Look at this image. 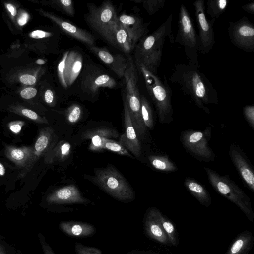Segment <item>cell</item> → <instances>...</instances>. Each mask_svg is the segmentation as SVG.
Listing matches in <instances>:
<instances>
[{"mask_svg":"<svg viewBox=\"0 0 254 254\" xmlns=\"http://www.w3.org/2000/svg\"><path fill=\"white\" fill-rule=\"evenodd\" d=\"M170 80L207 113L209 110L205 105L217 104L219 102L218 93L200 69L198 60L176 65Z\"/></svg>","mask_w":254,"mask_h":254,"instance_id":"1","label":"cell"},{"mask_svg":"<svg viewBox=\"0 0 254 254\" xmlns=\"http://www.w3.org/2000/svg\"><path fill=\"white\" fill-rule=\"evenodd\" d=\"M144 79L148 93L153 101L161 123L172 120L173 110L171 100L172 92L165 77L163 82L156 74L142 66H137Z\"/></svg>","mask_w":254,"mask_h":254,"instance_id":"2","label":"cell"},{"mask_svg":"<svg viewBox=\"0 0 254 254\" xmlns=\"http://www.w3.org/2000/svg\"><path fill=\"white\" fill-rule=\"evenodd\" d=\"M94 183L114 198L123 202L132 201L134 193L124 176L111 164L94 169Z\"/></svg>","mask_w":254,"mask_h":254,"instance_id":"3","label":"cell"},{"mask_svg":"<svg viewBox=\"0 0 254 254\" xmlns=\"http://www.w3.org/2000/svg\"><path fill=\"white\" fill-rule=\"evenodd\" d=\"M124 78L125 81V99H124L137 135L143 138L146 131L141 113V95L137 84L136 68L131 58L127 59V66Z\"/></svg>","mask_w":254,"mask_h":254,"instance_id":"4","label":"cell"},{"mask_svg":"<svg viewBox=\"0 0 254 254\" xmlns=\"http://www.w3.org/2000/svg\"><path fill=\"white\" fill-rule=\"evenodd\" d=\"M208 178L214 189L236 204L251 222L254 219L250 199L234 182L226 176H220L211 169L204 167Z\"/></svg>","mask_w":254,"mask_h":254,"instance_id":"5","label":"cell"},{"mask_svg":"<svg viewBox=\"0 0 254 254\" xmlns=\"http://www.w3.org/2000/svg\"><path fill=\"white\" fill-rule=\"evenodd\" d=\"M173 15L171 14L167 19L151 34L141 38L135 46V62L150 56L157 52L163 51L164 42L168 37L172 44L174 38L172 33Z\"/></svg>","mask_w":254,"mask_h":254,"instance_id":"6","label":"cell"},{"mask_svg":"<svg viewBox=\"0 0 254 254\" xmlns=\"http://www.w3.org/2000/svg\"><path fill=\"white\" fill-rule=\"evenodd\" d=\"M174 41L183 47L189 61L198 60L197 35L192 19L184 4L180 7L178 29Z\"/></svg>","mask_w":254,"mask_h":254,"instance_id":"7","label":"cell"},{"mask_svg":"<svg viewBox=\"0 0 254 254\" xmlns=\"http://www.w3.org/2000/svg\"><path fill=\"white\" fill-rule=\"evenodd\" d=\"M87 6L86 19L90 26L110 42L112 27L118 20L114 6L111 2L106 1L98 7L90 4Z\"/></svg>","mask_w":254,"mask_h":254,"instance_id":"8","label":"cell"},{"mask_svg":"<svg viewBox=\"0 0 254 254\" xmlns=\"http://www.w3.org/2000/svg\"><path fill=\"white\" fill-rule=\"evenodd\" d=\"M198 28V51L202 55L208 53L215 43L213 25L215 19L208 20L203 0H197L193 3Z\"/></svg>","mask_w":254,"mask_h":254,"instance_id":"9","label":"cell"},{"mask_svg":"<svg viewBox=\"0 0 254 254\" xmlns=\"http://www.w3.org/2000/svg\"><path fill=\"white\" fill-rule=\"evenodd\" d=\"M228 35L231 43L247 52L254 51V26L246 16L229 23Z\"/></svg>","mask_w":254,"mask_h":254,"instance_id":"10","label":"cell"},{"mask_svg":"<svg viewBox=\"0 0 254 254\" xmlns=\"http://www.w3.org/2000/svg\"><path fill=\"white\" fill-rule=\"evenodd\" d=\"M210 137V129H207L204 132H185L182 133L181 138L183 146L191 153L198 157L207 159L210 158L213 155L208 144Z\"/></svg>","mask_w":254,"mask_h":254,"instance_id":"11","label":"cell"},{"mask_svg":"<svg viewBox=\"0 0 254 254\" xmlns=\"http://www.w3.org/2000/svg\"><path fill=\"white\" fill-rule=\"evenodd\" d=\"M155 207L149 208L143 219L144 230L146 236L162 245L171 246L170 241L165 233Z\"/></svg>","mask_w":254,"mask_h":254,"instance_id":"12","label":"cell"},{"mask_svg":"<svg viewBox=\"0 0 254 254\" xmlns=\"http://www.w3.org/2000/svg\"><path fill=\"white\" fill-rule=\"evenodd\" d=\"M46 201L50 204H86L89 200L84 198L78 189L73 184L60 188L52 193L46 198Z\"/></svg>","mask_w":254,"mask_h":254,"instance_id":"13","label":"cell"},{"mask_svg":"<svg viewBox=\"0 0 254 254\" xmlns=\"http://www.w3.org/2000/svg\"><path fill=\"white\" fill-rule=\"evenodd\" d=\"M124 121L125 132L120 137L119 142L127 150H129L135 157L141 155V144L129 114L127 105L124 100Z\"/></svg>","mask_w":254,"mask_h":254,"instance_id":"14","label":"cell"},{"mask_svg":"<svg viewBox=\"0 0 254 254\" xmlns=\"http://www.w3.org/2000/svg\"><path fill=\"white\" fill-rule=\"evenodd\" d=\"M119 78H123L127 66V59L121 54L114 55L105 49L88 46Z\"/></svg>","mask_w":254,"mask_h":254,"instance_id":"15","label":"cell"},{"mask_svg":"<svg viewBox=\"0 0 254 254\" xmlns=\"http://www.w3.org/2000/svg\"><path fill=\"white\" fill-rule=\"evenodd\" d=\"M119 21L127 31L134 47L147 33V24L137 16L122 14L118 17Z\"/></svg>","mask_w":254,"mask_h":254,"instance_id":"16","label":"cell"},{"mask_svg":"<svg viewBox=\"0 0 254 254\" xmlns=\"http://www.w3.org/2000/svg\"><path fill=\"white\" fill-rule=\"evenodd\" d=\"M229 155L243 180L252 191L254 192V171L246 158L240 149L233 144L230 147Z\"/></svg>","mask_w":254,"mask_h":254,"instance_id":"17","label":"cell"},{"mask_svg":"<svg viewBox=\"0 0 254 254\" xmlns=\"http://www.w3.org/2000/svg\"><path fill=\"white\" fill-rule=\"evenodd\" d=\"M44 14L53 20L70 36L87 44L88 46H94L95 38L87 31L51 13L44 12Z\"/></svg>","mask_w":254,"mask_h":254,"instance_id":"18","label":"cell"},{"mask_svg":"<svg viewBox=\"0 0 254 254\" xmlns=\"http://www.w3.org/2000/svg\"><path fill=\"white\" fill-rule=\"evenodd\" d=\"M54 137V131L50 127L43 129L36 142L33 149L31 158L24 168L22 175H24L32 168L34 163L50 148Z\"/></svg>","mask_w":254,"mask_h":254,"instance_id":"19","label":"cell"},{"mask_svg":"<svg viewBox=\"0 0 254 254\" xmlns=\"http://www.w3.org/2000/svg\"><path fill=\"white\" fill-rule=\"evenodd\" d=\"M83 64L82 56L76 51H69L65 61L64 77L67 86H70L79 76Z\"/></svg>","mask_w":254,"mask_h":254,"instance_id":"20","label":"cell"},{"mask_svg":"<svg viewBox=\"0 0 254 254\" xmlns=\"http://www.w3.org/2000/svg\"><path fill=\"white\" fill-rule=\"evenodd\" d=\"M60 229L67 235L76 238L91 236L96 232L95 226L90 223L77 221H64L59 224Z\"/></svg>","mask_w":254,"mask_h":254,"instance_id":"21","label":"cell"},{"mask_svg":"<svg viewBox=\"0 0 254 254\" xmlns=\"http://www.w3.org/2000/svg\"><path fill=\"white\" fill-rule=\"evenodd\" d=\"M109 43L126 53H129L134 48L127 31L118 19L112 27Z\"/></svg>","mask_w":254,"mask_h":254,"instance_id":"22","label":"cell"},{"mask_svg":"<svg viewBox=\"0 0 254 254\" xmlns=\"http://www.w3.org/2000/svg\"><path fill=\"white\" fill-rule=\"evenodd\" d=\"M118 136V133L115 130L101 127L86 132L83 135V138L91 139L89 148L90 150L97 152L104 150V143L106 139L116 138Z\"/></svg>","mask_w":254,"mask_h":254,"instance_id":"23","label":"cell"},{"mask_svg":"<svg viewBox=\"0 0 254 254\" xmlns=\"http://www.w3.org/2000/svg\"><path fill=\"white\" fill-rule=\"evenodd\" d=\"M254 244V237L252 233L245 230L233 239L225 254H249Z\"/></svg>","mask_w":254,"mask_h":254,"instance_id":"24","label":"cell"},{"mask_svg":"<svg viewBox=\"0 0 254 254\" xmlns=\"http://www.w3.org/2000/svg\"><path fill=\"white\" fill-rule=\"evenodd\" d=\"M116 86L114 78L106 74H99L88 75L83 82V87L85 92L94 94L99 88H113Z\"/></svg>","mask_w":254,"mask_h":254,"instance_id":"25","label":"cell"},{"mask_svg":"<svg viewBox=\"0 0 254 254\" xmlns=\"http://www.w3.org/2000/svg\"><path fill=\"white\" fill-rule=\"evenodd\" d=\"M33 152V149L28 147L20 148L8 146L6 148V156L17 166L24 168L28 164Z\"/></svg>","mask_w":254,"mask_h":254,"instance_id":"26","label":"cell"},{"mask_svg":"<svg viewBox=\"0 0 254 254\" xmlns=\"http://www.w3.org/2000/svg\"><path fill=\"white\" fill-rule=\"evenodd\" d=\"M185 186L189 191L202 205L209 206L211 203L210 196L206 189L195 180L187 178L185 181Z\"/></svg>","mask_w":254,"mask_h":254,"instance_id":"27","label":"cell"},{"mask_svg":"<svg viewBox=\"0 0 254 254\" xmlns=\"http://www.w3.org/2000/svg\"><path fill=\"white\" fill-rule=\"evenodd\" d=\"M157 215L162 228L167 235L171 246H177L179 244V237L177 230L167 217L157 210Z\"/></svg>","mask_w":254,"mask_h":254,"instance_id":"28","label":"cell"},{"mask_svg":"<svg viewBox=\"0 0 254 254\" xmlns=\"http://www.w3.org/2000/svg\"><path fill=\"white\" fill-rule=\"evenodd\" d=\"M71 151L70 144L65 140L60 141L51 151L49 162H63L68 157Z\"/></svg>","mask_w":254,"mask_h":254,"instance_id":"29","label":"cell"},{"mask_svg":"<svg viewBox=\"0 0 254 254\" xmlns=\"http://www.w3.org/2000/svg\"><path fill=\"white\" fill-rule=\"evenodd\" d=\"M148 159L151 165L155 169L165 172L177 170V167L166 156L150 155Z\"/></svg>","mask_w":254,"mask_h":254,"instance_id":"30","label":"cell"},{"mask_svg":"<svg viewBox=\"0 0 254 254\" xmlns=\"http://www.w3.org/2000/svg\"><path fill=\"white\" fill-rule=\"evenodd\" d=\"M228 4L227 0H209L205 13L212 19H216L224 13Z\"/></svg>","mask_w":254,"mask_h":254,"instance_id":"31","label":"cell"},{"mask_svg":"<svg viewBox=\"0 0 254 254\" xmlns=\"http://www.w3.org/2000/svg\"><path fill=\"white\" fill-rule=\"evenodd\" d=\"M141 113L145 127L152 129L154 127L153 116L151 107L148 101L143 95L140 96Z\"/></svg>","mask_w":254,"mask_h":254,"instance_id":"32","label":"cell"},{"mask_svg":"<svg viewBox=\"0 0 254 254\" xmlns=\"http://www.w3.org/2000/svg\"><path fill=\"white\" fill-rule=\"evenodd\" d=\"M134 2L141 3L150 16L154 15L163 7L165 0H133Z\"/></svg>","mask_w":254,"mask_h":254,"instance_id":"33","label":"cell"},{"mask_svg":"<svg viewBox=\"0 0 254 254\" xmlns=\"http://www.w3.org/2000/svg\"><path fill=\"white\" fill-rule=\"evenodd\" d=\"M104 149L115 152L119 155L132 158V155L119 142L110 138L106 139L103 146Z\"/></svg>","mask_w":254,"mask_h":254,"instance_id":"34","label":"cell"},{"mask_svg":"<svg viewBox=\"0 0 254 254\" xmlns=\"http://www.w3.org/2000/svg\"><path fill=\"white\" fill-rule=\"evenodd\" d=\"M53 4L60 10L70 16L73 17L74 10L73 1L71 0H57L53 1Z\"/></svg>","mask_w":254,"mask_h":254,"instance_id":"35","label":"cell"},{"mask_svg":"<svg viewBox=\"0 0 254 254\" xmlns=\"http://www.w3.org/2000/svg\"><path fill=\"white\" fill-rule=\"evenodd\" d=\"M82 110L81 107L76 104H72L66 112V118L67 121L71 124L78 122L81 117Z\"/></svg>","mask_w":254,"mask_h":254,"instance_id":"36","label":"cell"},{"mask_svg":"<svg viewBox=\"0 0 254 254\" xmlns=\"http://www.w3.org/2000/svg\"><path fill=\"white\" fill-rule=\"evenodd\" d=\"M74 250L76 254H103L97 248L87 246L78 242L75 244Z\"/></svg>","mask_w":254,"mask_h":254,"instance_id":"37","label":"cell"},{"mask_svg":"<svg viewBox=\"0 0 254 254\" xmlns=\"http://www.w3.org/2000/svg\"><path fill=\"white\" fill-rule=\"evenodd\" d=\"M69 51L65 52L60 61L58 66V75L60 80V82L62 85L65 88L67 87V86L65 83L64 77V71L65 61L68 54Z\"/></svg>","mask_w":254,"mask_h":254,"instance_id":"38","label":"cell"},{"mask_svg":"<svg viewBox=\"0 0 254 254\" xmlns=\"http://www.w3.org/2000/svg\"><path fill=\"white\" fill-rule=\"evenodd\" d=\"M20 113L24 116L29 119L39 123H48L47 120L45 118L39 116L33 111L23 108L20 110Z\"/></svg>","mask_w":254,"mask_h":254,"instance_id":"39","label":"cell"},{"mask_svg":"<svg viewBox=\"0 0 254 254\" xmlns=\"http://www.w3.org/2000/svg\"><path fill=\"white\" fill-rule=\"evenodd\" d=\"M243 114L253 129L254 128V106L247 105L243 108Z\"/></svg>","mask_w":254,"mask_h":254,"instance_id":"40","label":"cell"},{"mask_svg":"<svg viewBox=\"0 0 254 254\" xmlns=\"http://www.w3.org/2000/svg\"><path fill=\"white\" fill-rule=\"evenodd\" d=\"M37 92V90L34 88H26L21 91L20 96L24 99H29L35 97Z\"/></svg>","mask_w":254,"mask_h":254,"instance_id":"41","label":"cell"},{"mask_svg":"<svg viewBox=\"0 0 254 254\" xmlns=\"http://www.w3.org/2000/svg\"><path fill=\"white\" fill-rule=\"evenodd\" d=\"M19 80L22 83L29 85L34 84L36 81L35 76L28 74L22 75L20 77Z\"/></svg>","mask_w":254,"mask_h":254,"instance_id":"42","label":"cell"},{"mask_svg":"<svg viewBox=\"0 0 254 254\" xmlns=\"http://www.w3.org/2000/svg\"><path fill=\"white\" fill-rule=\"evenodd\" d=\"M51 35L50 32L44 31L37 30L32 31L29 34V36L34 39H41L49 37Z\"/></svg>","mask_w":254,"mask_h":254,"instance_id":"43","label":"cell"},{"mask_svg":"<svg viewBox=\"0 0 254 254\" xmlns=\"http://www.w3.org/2000/svg\"><path fill=\"white\" fill-rule=\"evenodd\" d=\"M39 239L44 254H55L51 247L47 243L42 235H40Z\"/></svg>","mask_w":254,"mask_h":254,"instance_id":"44","label":"cell"},{"mask_svg":"<svg viewBox=\"0 0 254 254\" xmlns=\"http://www.w3.org/2000/svg\"><path fill=\"white\" fill-rule=\"evenodd\" d=\"M23 123L21 121L13 122L9 124L10 130L14 133H18L21 130Z\"/></svg>","mask_w":254,"mask_h":254,"instance_id":"45","label":"cell"},{"mask_svg":"<svg viewBox=\"0 0 254 254\" xmlns=\"http://www.w3.org/2000/svg\"><path fill=\"white\" fill-rule=\"evenodd\" d=\"M28 14L27 12L24 11L21 12L17 19V23L20 26H23L27 22L28 20Z\"/></svg>","mask_w":254,"mask_h":254,"instance_id":"46","label":"cell"},{"mask_svg":"<svg viewBox=\"0 0 254 254\" xmlns=\"http://www.w3.org/2000/svg\"><path fill=\"white\" fill-rule=\"evenodd\" d=\"M44 99L45 102L49 104L53 103L54 99V96L52 90L48 89L45 91L44 94Z\"/></svg>","mask_w":254,"mask_h":254,"instance_id":"47","label":"cell"},{"mask_svg":"<svg viewBox=\"0 0 254 254\" xmlns=\"http://www.w3.org/2000/svg\"><path fill=\"white\" fill-rule=\"evenodd\" d=\"M242 9L247 13L250 14H254V2L252 1L251 2L245 4L242 7Z\"/></svg>","mask_w":254,"mask_h":254,"instance_id":"48","label":"cell"},{"mask_svg":"<svg viewBox=\"0 0 254 254\" xmlns=\"http://www.w3.org/2000/svg\"><path fill=\"white\" fill-rule=\"evenodd\" d=\"M6 7L11 16L15 17L16 15L17 10L16 7L13 4L7 3L6 4Z\"/></svg>","mask_w":254,"mask_h":254,"instance_id":"49","label":"cell"},{"mask_svg":"<svg viewBox=\"0 0 254 254\" xmlns=\"http://www.w3.org/2000/svg\"><path fill=\"white\" fill-rule=\"evenodd\" d=\"M5 174V168L3 165L0 162V175L3 176Z\"/></svg>","mask_w":254,"mask_h":254,"instance_id":"50","label":"cell"},{"mask_svg":"<svg viewBox=\"0 0 254 254\" xmlns=\"http://www.w3.org/2000/svg\"><path fill=\"white\" fill-rule=\"evenodd\" d=\"M0 254H6L5 250L4 248L0 246Z\"/></svg>","mask_w":254,"mask_h":254,"instance_id":"51","label":"cell"},{"mask_svg":"<svg viewBox=\"0 0 254 254\" xmlns=\"http://www.w3.org/2000/svg\"><path fill=\"white\" fill-rule=\"evenodd\" d=\"M36 63L38 64H43L45 63V61L42 59H38L37 60Z\"/></svg>","mask_w":254,"mask_h":254,"instance_id":"52","label":"cell"},{"mask_svg":"<svg viewBox=\"0 0 254 254\" xmlns=\"http://www.w3.org/2000/svg\"><path fill=\"white\" fill-rule=\"evenodd\" d=\"M133 254H159L158 253H136Z\"/></svg>","mask_w":254,"mask_h":254,"instance_id":"53","label":"cell"}]
</instances>
